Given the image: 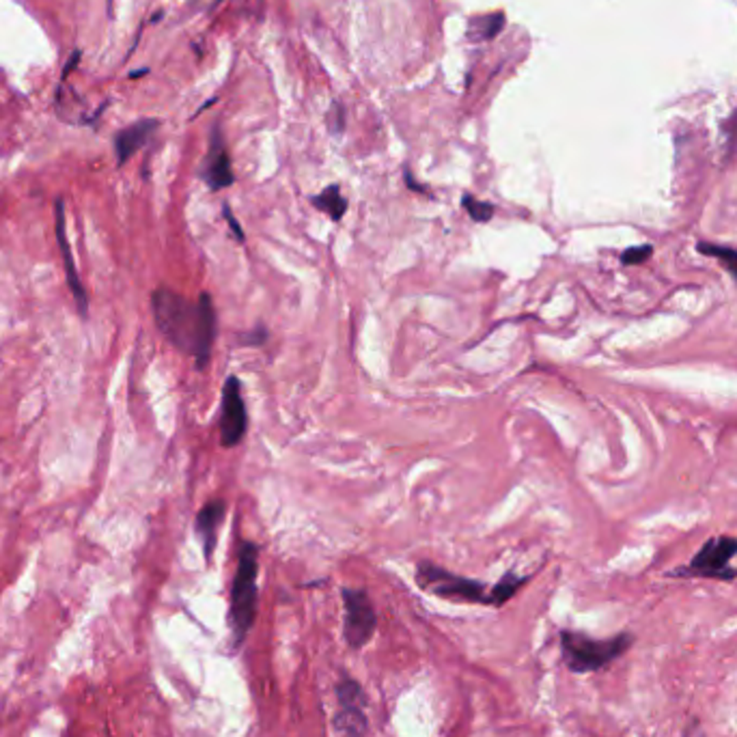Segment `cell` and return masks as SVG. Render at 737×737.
Wrapping results in <instances>:
<instances>
[{"mask_svg": "<svg viewBox=\"0 0 737 737\" xmlns=\"http://www.w3.org/2000/svg\"><path fill=\"white\" fill-rule=\"evenodd\" d=\"M156 324L168 343L179 352L195 356L197 367L203 368L212 360V349L218 330L216 307L209 294H201L198 300H188L168 287H157L151 296Z\"/></svg>", "mask_w": 737, "mask_h": 737, "instance_id": "1", "label": "cell"}, {"mask_svg": "<svg viewBox=\"0 0 737 737\" xmlns=\"http://www.w3.org/2000/svg\"><path fill=\"white\" fill-rule=\"evenodd\" d=\"M560 655L567 669L576 675L600 672L623 658L634 647L636 636L630 631H619L611 639H591L589 634L576 630H560Z\"/></svg>", "mask_w": 737, "mask_h": 737, "instance_id": "2", "label": "cell"}, {"mask_svg": "<svg viewBox=\"0 0 737 737\" xmlns=\"http://www.w3.org/2000/svg\"><path fill=\"white\" fill-rule=\"evenodd\" d=\"M259 548L255 543L244 541L239 550V560L236 576L231 582V601H229V630L233 639V649L244 645L246 636L253 630L257 619V606H259Z\"/></svg>", "mask_w": 737, "mask_h": 737, "instance_id": "3", "label": "cell"}, {"mask_svg": "<svg viewBox=\"0 0 737 737\" xmlns=\"http://www.w3.org/2000/svg\"><path fill=\"white\" fill-rule=\"evenodd\" d=\"M417 584L436 598L461 601V604L491 606L490 589L483 582L458 576V573L429 563V560H420L417 565Z\"/></svg>", "mask_w": 737, "mask_h": 737, "instance_id": "4", "label": "cell"}, {"mask_svg": "<svg viewBox=\"0 0 737 737\" xmlns=\"http://www.w3.org/2000/svg\"><path fill=\"white\" fill-rule=\"evenodd\" d=\"M737 554L735 537H712L701 546L688 565L671 573L672 578H707V581H735L737 567H731V560Z\"/></svg>", "mask_w": 737, "mask_h": 737, "instance_id": "5", "label": "cell"}, {"mask_svg": "<svg viewBox=\"0 0 737 737\" xmlns=\"http://www.w3.org/2000/svg\"><path fill=\"white\" fill-rule=\"evenodd\" d=\"M343 608H345V621H343V636L349 649L360 651L371 642L373 634L378 628V614L373 608V601L368 598L365 589H349L343 591Z\"/></svg>", "mask_w": 737, "mask_h": 737, "instance_id": "6", "label": "cell"}, {"mask_svg": "<svg viewBox=\"0 0 737 737\" xmlns=\"http://www.w3.org/2000/svg\"><path fill=\"white\" fill-rule=\"evenodd\" d=\"M248 431V414L242 397V386L236 376H229L222 386V412H220V440L222 447H237Z\"/></svg>", "mask_w": 737, "mask_h": 737, "instance_id": "7", "label": "cell"}, {"mask_svg": "<svg viewBox=\"0 0 737 737\" xmlns=\"http://www.w3.org/2000/svg\"><path fill=\"white\" fill-rule=\"evenodd\" d=\"M56 239H58V246H61L63 263H66L67 285H69V289H72V294L76 298V304H78L80 315H82V318H86V315H89V304H86L85 287H82V283H80L78 270H76V261H74V255H72V246H69V239H67L66 209H63V201H56Z\"/></svg>", "mask_w": 737, "mask_h": 737, "instance_id": "8", "label": "cell"}, {"mask_svg": "<svg viewBox=\"0 0 737 737\" xmlns=\"http://www.w3.org/2000/svg\"><path fill=\"white\" fill-rule=\"evenodd\" d=\"M201 175H203L205 184L209 186V190H214V192L229 188L233 181H236V175H233V168H231V157H229V154H227V147H225V143H222L218 127L214 130L212 147H209V156H207V160H205Z\"/></svg>", "mask_w": 737, "mask_h": 737, "instance_id": "9", "label": "cell"}, {"mask_svg": "<svg viewBox=\"0 0 737 737\" xmlns=\"http://www.w3.org/2000/svg\"><path fill=\"white\" fill-rule=\"evenodd\" d=\"M225 513H227V502L222 499L209 500L207 505H205L201 511L197 513L195 530H197L198 540H201L203 554H205V560H207V563L212 560V554L216 548V537H218V529H220L222 520H225Z\"/></svg>", "mask_w": 737, "mask_h": 737, "instance_id": "10", "label": "cell"}, {"mask_svg": "<svg viewBox=\"0 0 737 737\" xmlns=\"http://www.w3.org/2000/svg\"><path fill=\"white\" fill-rule=\"evenodd\" d=\"M156 127H157L156 119H143L116 134L115 151H116V162H119V167L130 160V157L136 154V151L143 147L145 143H147L151 134L156 132Z\"/></svg>", "mask_w": 737, "mask_h": 737, "instance_id": "11", "label": "cell"}, {"mask_svg": "<svg viewBox=\"0 0 737 737\" xmlns=\"http://www.w3.org/2000/svg\"><path fill=\"white\" fill-rule=\"evenodd\" d=\"M311 203L318 209H321V212L330 216L335 222L341 220L345 212H348V198L341 195V188H338L337 184L328 186V188L319 192V195L311 197Z\"/></svg>", "mask_w": 737, "mask_h": 737, "instance_id": "12", "label": "cell"}, {"mask_svg": "<svg viewBox=\"0 0 737 737\" xmlns=\"http://www.w3.org/2000/svg\"><path fill=\"white\" fill-rule=\"evenodd\" d=\"M530 578L529 576H518L516 571H507L505 576L500 578L499 582L494 584V587L490 589V598H491V606L494 608H500L505 606L509 600L513 598V595L518 593L520 589L524 587L526 582H529Z\"/></svg>", "mask_w": 737, "mask_h": 737, "instance_id": "13", "label": "cell"}, {"mask_svg": "<svg viewBox=\"0 0 737 737\" xmlns=\"http://www.w3.org/2000/svg\"><path fill=\"white\" fill-rule=\"evenodd\" d=\"M502 26H505V15L502 14L475 17V20H470V33H468V37L472 41H490L502 31Z\"/></svg>", "mask_w": 737, "mask_h": 737, "instance_id": "14", "label": "cell"}, {"mask_svg": "<svg viewBox=\"0 0 737 737\" xmlns=\"http://www.w3.org/2000/svg\"><path fill=\"white\" fill-rule=\"evenodd\" d=\"M696 250H699L701 255L713 257V259L722 261L724 270H727L737 283V248H731V246H722V244H713V242H699L696 244Z\"/></svg>", "mask_w": 737, "mask_h": 737, "instance_id": "15", "label": "cell"}, {"mask_svg": "<svg viewBox=\"0 0 737 737\" xmlns=\"http://www.w3.org/2000/svg\"><path fill=\"white\" fill-rule=\"evenodd\" d=\"M461 205H464L468 216H470L475 222H490L491 218H494V205L479 201V198H475L472 195H464V198H461Z\"/></svg>", "mask_w": 737, "mask_h": 737, "instance_id": "16", "label": "cell"}, {"mask_svg": "<svg viewBox=\"0 0 737 737\" xmlns=\"http://www.w3.org/2000/svg\"><path fill=\"white\" fill-rule=\"evenodd\" d=\"M651 255H653V246L651 244L631 246V248H628L621 255V261L625 263V266H641V263H645Z\"/></svg>", "mask_w": 737, "mask_h": 737, "instance_id": "17", "label": "cell"}, {"mask_svg": "<svg viewBox=\"0 0 737 737\" xmlns=\"http://www.w3.org/2000/svg\"><path fill=\"white\" fill-rule=\"evenodd\" d=\"M222 212H225V220L229 222V227H231V233L233 236H236V239L237 242H244V231H242V227H239V222L236 220V216H233V212L229 209V205H225V207H222Z\"/></svg>", "mask_w": 737, "mask_h": 737, "instance_id": "18", "label": "cell"}, {"mask_svg": "<svg viewBox=\"0 0 737 737\" xmlns=\"http://www.w3.org/2000/svg\"><path fill=\"white\" fill-rule=\"evenodd\" d=\"M246 343L248 345H261V343H266L268 341V330L263 326H257L255 330H250L248 335H246V338H244Z\"/></svg>", "mask_w": 737, "mask_h": 737, "instance_id": "19", "label": "cell"}, {"mask_svg": "<svg viewBox=\"0 0 737 737\" xmlns=\"http://www.w3.org/2000/svg\"><path fill=\"white\" fill-rule=\"evenodd\" d=\"M406 181H408V186H409V188H412V190H417V192H427V190L423 188V186L414 184V181H412V175H409V173H406Z\"/></svg>", "mask_w": 737, "mask_h": 737, "instance_id": "20", "label": "cell"}, {"mask_svg": "<svg viewBox=\"0 0 737 737\" xmlns=\"http://www.w3.org/2000/svg\"><path fill=\"white\" fill-rule=\"evenodd\" d=\"M345 737H367L365 731H348V733H343Z\"/></svg>", "mask_w": 737, "mask_h": 737, "instance_id": "21", "label": "cell"}, {"mask_svg": "<svg viewBox=\"0 0 737 737\" xmlns=\"http://www.w3.org/2000/svg\"><path fill=\"white\" fill-rule=\"evenodd\" d=\"M110 7H113V0H108V14H110Z\"/></svg>", "mask_w": 737, "mask_h": 737, "instance_id": "22", "label": "cell"}]
</instances>
